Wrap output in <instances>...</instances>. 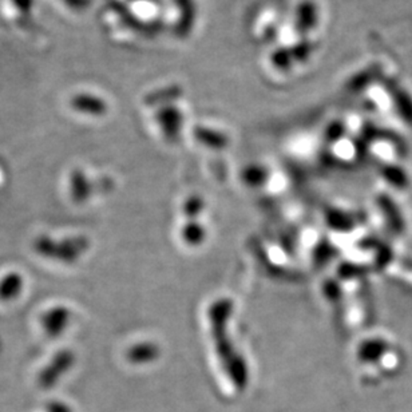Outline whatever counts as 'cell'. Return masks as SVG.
<instances>
[{
  "instance_id": "cell-1",
  "label": "cell",
  "mask_w": 412,
  "mask_h": 412,
  "mask_svg": "<svg viewBox=\"0 0 412 412\" xmlns=\"http://www.w3.org/2000/svg\"><path fill=\"white\" fill-rule=\"evenodd\" d=\"M25 280L18 272H11L0 280V301L8 303L18 299V296L23 291Z\"/></svg>"
},
{
  "instance_id": "cell-2",
  "label": "cell",
  "mask_w": 412,
  "mask_h": 412,
  "mask_svg": "<svg viewBox=\"0 0 412 412\" xmlns=\"http://www.w3.org/2000/svg\"><path fill=\"white\" fill-rule=\"evenodd\" d=\"M67 312L63 308H53L42 316V327L49 336H56L63 330Z\"/></svg>"
}]
</instances>
